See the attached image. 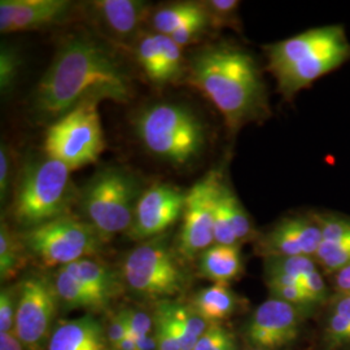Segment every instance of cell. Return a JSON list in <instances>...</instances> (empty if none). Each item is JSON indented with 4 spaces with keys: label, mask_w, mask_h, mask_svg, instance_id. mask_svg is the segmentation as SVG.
Segmentation results:
<instances>
[{
    "label": "cell",
    "mask_w": 350,
    "mask_h": 350,
    "mask_svg": "<svg viewBox=\"0 0 350 350\" xmlns=\"http://www.w3.org/2000/svg\"><path fill=\"white\" fill-rule=\"evenodd\" d=\"M135 57L140 68L156 85H167L163 70L161 52L154 33H144L139 37L135 46Z\"/></svg>",
    "instance_id": "27"
},
{
    "label": "cell",
    "mask_w": 350,
    "mask_h": 350,
    "mask_svg": "<svg viewBox=\"0 0 350 350\" xmlns=\"http://www.w3.org/2000/svg\"><path fill=\"white\" fill-rule=\"evenodd\" d=\"M265 275L273 299L287 302L308 314L317 306L304 291L300 280L280 273H265Z\"/></svg>",
    "instance_id": "25"
},
{
    "label": "cell",
    "mask_w": 350,
    "mask_h": 350,
    "mask_svg": "<svg viewBox=\"0 0 350 350\" xmlns=\"http://www.w3.org/2000/svg\"><path fill=\"white\" fill-rule=\"evenodd\" d=\"M188 82L222 114L232 134L270 114L260 66L250 52L235 44H213L193 55Z\"/></svg>",
    "instance_id": "2"
},
{
    "label": "cell",
    "mask_w": 350,
    "mask_h": 350,
    "mask_svg": "<svg viewBox=\"0 0 350 350\" xmlns=\"http://www.w3.org/2000/svg\"><path fill=\"white\" fill-rule=\"evenodd\" d=\"M238 308V296L228 284H213L202 288L192 301L191 309L208 323H219Z\"/></svg>",
    "instance_id": "21"
},
{
    "label": "cell",
    "mask_w": 350,
    "mask_h": 350,
    "mask_svg": "<svg viewBox=\"0 0 350 350\" xmlns=\"http://www.w3.org/2000/svg\"><path fill=\"white\" fill-rule=\"evenodd\" d=\"M131 79L116 53L88 33L70 36L33 94L38 118L56 121L86 100H131Z\"/></svg>",
    "instance_id": "1"
},
{
    "label": "cell",
    "mask_w": 350,
    "mask_h": 350,
    "mask_svg": "<svg viewBox=\"0 0 350 350\" xmlns=\"http://www.w3.org/2000/svg\"><path fill=\"white\" fill-rule=\"evenodd\" d=\"M122 314L125 317L129 335L135 338L150 336V331L154 328V325L148 314L130 309L122 310Z\"/></svg>",
    "instance_id": "35"
},
{
    "label": "cell",
    "mask_w": 350,
    "mask_h": 350,
    "mask_svg": "<svg viewBox=\"0 0 350 350\" xmlns=\"http://www.w3.org/2000/svg\"><path fill=\"white\" fill-rule=\"evenodd\" d=\"M221 178L217 170H211L187 191L178 239V252L187 260L215 244L214 214Z\"/></svg>",
    "instance_id": "11"
},
{
    "label": "cell",
    "mask_w": 350,
    "mask_h": 350,
    "mask_svg": "<svg viewBox=\"0 0 350 350\" xmlns=\"http://www.w3.org/2000/svg\"><path fill=\"white\" fill-rule=\"evenodd\" d=\"M122 278L131 291L147 297H170L187 284V275L165 234L143 241L127 254Z\"/></svg>",
    "instance_id": "9"
},
{
    "label": "cell",
    "mask_w": 350,
    "mask_h": 350,
    "mask_svg": "<svg viewBox=\"0 0 350 350\" xmlns=\"http://www.w3.org/2000/svg\"><path fill=\"white\" fill-rule=\"evenodd\" d=\"M322 243L319 213L291 214L262 234L257 250L265 258L271 257H313Z\"/></svg>",
    "instance_id": "12"
},
{
    "label": "cell",
    "mask_w": 350,
    "mask_h": 350,
    "mask_svg": "<svg viewBox=\"0 0 350 350\" xmlns=\"http://www.w3.org/2000/svg\"><path fill=\"white\" fill-rule=\"evenodd\" d=\"M205 13L202 3L178 1L163 5L152 13V26L154 33L172 36L180 26Z\"/></svg>",
    "instance_id": "24"
},
{
    "label": "cell",
    "mask_w": 350,
    "mask_h": 350,
    "mask_svg": "<svg viewBox=\"0 0 350 350\" xmlns=\"http://www.w3.org/2000/svg\"><path fill=\"white\" fill-rule=\"evenodd\" d=\"M25 247L5 222L0 226V276L8 280L16 275L25 262Z\"/></svg>",
    "instance_id": "26"
},
{
    "label": "cell",
    "mask_w": 350,
    "mask_h": 350,
    "mask_svg": "<svg viewBox=\"0 0 350 350\" xmlns=\"http://www.w3.org/2000/svg\"><path fill=\"white\" fill-rule=\"evenodd\" d=\"M217 199L219 205L222 206V209L225 211L226 217L234 231L235 238L238 240L239 245L250 241L257 237L250 214L241 204L237 192L224 178H221V182L218 186Z\"/></svg>",
    "instance_id": "23"
},
{
    "label": "cell",
    "mask_w": 350,
    "mask_h": 350,
    "mask_svg": "<svg viewBox=\"0 0 350 350\" xmlns=\"http://www.w3.org/2000/svg\"><path fill=\"white\" fill-rule=\"evenodd\" d=\"M20 239L26 252L44 267H64L91 258L100 252L104 240L88 224L72 214L24 230Z\"/></svg>",
    "instance_id": "7"
},
{
    "label": "cell",
    "mask_w": 350,
    "mask_h": 350,
    "mask_svg": "<svg viewBox=\"0 0 350 350\" xmlns=\"http://www.w3.org/2000/svg\"><path fill=\"white\" fill-rule=\"evenodd\" d=\"M79 193L72 170L47 154L25 160L13 195V221L24 230L70 214Z\"/></svg>",
    "instance_id": "4"
},
{
    "label": "cell",
    "mask_w": 350,
    "mask_h": 350,
    "mask_svg": "<svg viewBox=\"0 0 350 350\" xmlns=\"http://www.w3.org/2000/svg\"><path fill=\"white\" fill-rule=\"evenodd\" d=\"M199 273L213 284H230L244 273L240 245L214 244L199 256Z\"/></svg>",
    "instance_id": "20"
},
{
    "label": "cell",
    "mask_w": 350,
    "mask_h": 350,
    "mask_svg": "<svg viewBox=\"0 0 350 350\" xmlns=\"http://www.w3.org/2000/svg\"><path fill=\"white\" fill-rule=\"evenodd\" d=\"M126 335H127V325H126L125 317L122 312H120L113 318L111 325L108 327V331H107V340H108L111 348L113 350L118 349L120 344L126 338Z\"/></svg>",
    "instance_id": "40"
},
{
    "label": "cell",
    "mask_w": 350,
    "mask_h": 350,
    "mask_svg": "<svg viewBox=\"0 0 350 350\" xmlns=\"http://www.w3.org/2000/svg\"><path fill=\"white\" fill-rule=\"evenodd\" d=\"M17 297L13 288H3L0 293V332L14 331Z\"/></svg>",
    "instance_id": "34"
},
{
    "label": "cell",
    "mask_w": 350,
    "mask_h": 350,
    "mask_svg": "<svg viewBox=\"0 0 350 350\" xmlns=\"http://www.w3.org/2000/svg\"><path fill=\"white\" fill-rule=\"evenodd\" d=\"M23 55L17 46L3 43L0 49V91L7 98L16 86L23 69Z\"/></svg>",
    "instance_id": "29"
},
{
    "label": "cell",
    "mask_w": 350,
    "mask_h": 350,
    "mask_svg": "<svg viewBox=\"0 0 350 350\" xmlns=\"http://www.w3.org/2000/svg\"><path fill=\"white\" fill-rule=\"evenodd\" d=\"M98 100H86L51 124L44 138V154L72 172L95 163L105 148Z\"/></svg>",
    "instance_id": "8"
},
{
    "label": "cell",
    "mask_w": 350,
    "mask_h": 350,
    "mask_svg": "<svg viewBox=\"0 0 350 350\" xmlns=\"http://www.w3.org/2000/svg\"><path fill=\"white\" fill-rule=\"evenodd\" d=\"M154 317V338L157 342V350H180L178 338L172 331L167 321L157 312Z\"/></svg>",
    "instance_id": "37"
},
{
    "label": "cell",
    "mask_w": 350,
    "mask_h": 350,
    "mask_svg": "<svg viewBox=\"0 0 350 350\" xmlns=\"http://www.w3.org/2000/svg\"><path fill=\"white\" fill-rule=\"evenodd\" d=\"M70 10L68 0H1L0 31L8 34L49 27L63 21Z\"/></svg>",
    "instance_id": "16"
},
{
    "label": "cell",
    "mask_w": 350,
    "mask_h": 350,
    "mask_svg": "<svg viewBox=\"0 0 350 350\" xmlns=\"http://www.w3.org/2000/svg\"><path fill=\"white\" fill-rule=\"evenodd\" d=\"M11 174H12V166H11V154L8 147L1 143L0 146V201L1 204H5L10 195H11Z\"/></svg>",
    "instance_id": "38"
},
{
    "label": "cell",
    "mask_w": 350,
    "mask_h": 350,
    "mask_svg": "<svg viewBox=\"0 0 350 350\" xmlns=\"http://www.w3.org/2000/svg\"><path fill=\"white\" fill-rule=\"evenodd\" d=\"M142 193L135 175L120 166H105L81 189L78 202L86 221L107 241L130 230Z\"/></svg>",
    "instance_id": "6"
},
{
    "label": "cell",
    "mask_w": 350,
    "mask_h": 350,
    "mask_svg": "<svg viewBox=\"0 0 350 350\" xmlns=\"http://www.w3.org/2000/svg\"><path fill=\"white\" fill-rule=\"evenodd\" d=\"M186 196L187 192L166 183L146 189L137 204L129 237L146 241L163 235L182 218Z\"/></svg>",
    "instance_id": "14"
},
{
    "label": "cell",
    "mask_w": 350,
    "mask_h": 350,
    "mask_svg": "<svg viewBox=\"0 0 350 350\" xmlns=\"http://www.w3.org/2000/svg\"><path fill=\"white\" fill-rule=\"evenodd\" d=\"M306 315L309 314L299 308L271 297L252 313L245 336L254 349L284 348L297 340Z\"/></svg>",
    "instance_id": "13"
},
{
    "label": "cell",
    "mask_w": 350,
    "mask_h": 350,
    "mask_svg": "<svg viewBox=\"0 0 350 350\" xmlns=\"http://www.w3.org/2000/svg\"><path fill=\"white\" fill-rule=\"evenodd\" d=\"M301 286L309 296V299L313 301L314 305L318 306L328 300V287L319 269L315 270L310 275L304 278L301 280Z\"/></svg>",
    "instance_id": "36"
},
{
    "label": "cell",
    "mask_w": 350,
    "mask_h": 350,
    "mask_svg": "<svg viewBox=\"0 0 350 350\" xmlns=\"http://www.w3.org/2000/svg\"><path fill=\"white\" fill-rule=\"evenodd\" d=\"M201 3L208 14L211 27L238 29L240 26L238 13L240 1L238 0H208Z\"/></svg>",
    "instance_id": "31"
},
{
    "label": "cell",
    "mask_w": 350,
    "mask_h": 350,
    "mask_svg": "<svg viewBox=\"0 0 350 350\" xmlns=\"http://www.w3.org/2000/svg\"><path fill=\"white\" fill-rule=\"evenodd\" d=\"M0 350H24V345L16 332H0Z\"/></svg>",
    "instance_id": "42"
},
{
    "label": "cell",
    "mask_w": 350,
    "mask_h": 350,
    "mask_svg": "<svg viewBox=\"0 0 350 350\" xmlns=\"http://www.w3.org/2000/svg\"><path fill=\"white\" fill-rule=\"evenodd\" d=\"M238 349V344H237V338L235 336L232 335V334H230L227 338H226L225 341L221 344V347L218 348V350H237Z\"/></svg>",
    "instance_id": "45"
},
{
    "label": "cell",
    "mask_w": 350,
    "mask_h": 350,
    "mask_svg": "<svg viewBox=\"0 0 350 350\" xmlns=\"http://www.w3.org/2000/svg\"><path fill=\"white\" fill-rule=\"evenodd\" d=\"M319 266L313 257H271L265 261V273H280L297 280L310 275Z\"/></svg>",
    "instance_id": "30"
},
{
    "label": "cell",
    "mask_w": 350,
    "mask_h": 350,
    "mask_svg": "<svg viewBox=\"0 0 350 350\" xmlns=\"http://www.w3.org/2000/svg\"><path fill=\"white\" fill-rule=\"evenodd\" d=\"M135 340L138 350H157V342L154 336H143Z\"/></svg>",
    "instance_id": "43"
},
{
    "label": "cell",
    "mask_w": 350,
    "mask_h": 350,
    "mask_svg": "<svg viewBox=\"0 0 350 350\" xmlns=\"http://www.w3.org/2000/svg\"><path fill=\"white\" fill-rule=\"evenodd\" d=\"M57 302L55 284L47 278L31 275L20 283L14 332L24 348H43L57 312Z\"/></svg>",
    "instance_id": "10"
},
{
    "label": "cell",
    "mask_w": 350,
    "mask_h": 350,
    "mask_svg": "<svg viewBox=\"0 0 350 350\" xmlns=\"http://www.w3.org/2000/svg\"><path fill=\"white\" fill-rule=\"evenodd\" d=\"M156 34V39L161 52L163 70L166 77V83H174L183 75V52L169 36Z\"/></svg>",
    "instance_id": "32"
},
{
    "label": "cell",
    "mask_w": 350,
    "mask_h": 350,
    "mask_svg": "<svg viewBox=\"0 0 350 350\" xmlns=\"http://www.w3.org/2000/svg\"><path fill=\"white\" fill-rule=\"evenodd\" d=\"M332 284L336 293L350 295V265L332 274Z\"/></svg>",
    "instance_id": "41"
},
{
    "label": "cell",
    "mask_w": 350,
    "mask_h": 350,
    "mask_svg": "<svg viewBox=\"0 0 350 350\" xmlns=\"http://www.w3.org/2000/svg\"><path fill=\"white\" fill-rule=\"evenodd\" d=\"M75 280L86 288L88 293L99 302L101 309L118 293L120 284L112 270L92 258H83L64 266Z\"/></svg>",
    "instance_id": "19"
},
{
    "label": "cell",
    "mask_w": 350,
    "mask_h": 350,
    "mask_svg": "<svg viewBox=\"0 0 350 350\" xmlns=\"http://www.w3.org/2000/svg\"><path fill=\"white\" fill-rule=\"evenodd\" d=\"M53 284L56 288L59 300L72 309H95L100 310L99 302L95 300L86 288L82 287L73 276L64 267H60L55 274Z\"/></svg>",
    "instance_id": "28"
},
{
    "label": "cell",
    "mask_w": 350,
    "mask_h": 350,
    "mask_svg": "<svg viewBox=\"0 0 350 350\" xmlns=\"http://www.w3.org/2000/svg\"><path fill=\"white\" fill-rule=\"evenodd\" d=\"M253 350H262V349H253Z\"/></svg>",
    "instance_id": "46"
},
{
    "label": "cell",
    "mask_w": 350,
    "mask_h": 350,
    "mask_svg": "<svg viewBox=\"0 0 350 350\" xmlns=\"http://www.w3.org/2000/svg\"><path fill=\"white\" fill-rule=\"evenodd\" d=\"M325 349H341L350 345V295L336 293L329 305L323 329Z\"/></svg>",
    "instance_id": "22"
},
{
    "label": "cell",
    "mask_w": 350,
    "mask_h": 350,
    "mask_svg": "<svg viewBox=\"0 0 350 350\" xmlns=\"http://www.w3.org/2000/svg\"><path fill=\"white\" fill-rule=\"evenodd\" d=\"M107 334L91 315L57 325L49 342V350H107Z\"/></svg>",
    "instance_id": "18"
},
{
    "label": "cell",
    "mask_w": 350,
    "mask_h": 350,
    "mask_svg": "<svg viewBox=\"0 0 350 350\" xmlns=\"http://www.w3.org/2000/svg\"><path fill=\"white\" fill-rule=\"evenodd\" d=\"M265 51L267 70L286 100L350 60L349 39L341 25L313 27Z\"/></svg>",
    "instance_id": "3"
},
{
    "label": "cell",
    "mask_w": 350,
    "mask_h": 350,
    "mask_svg": "<svg viewBox=\"0 0 350 350\" xmlns=\"http://www.w3.org/2000/svg\"><path fill=\"white\" fill-rule=\"evenodd\" d=\"M135 133L150 154L174 166L198 160L206 144V129L200 117L176 103L147 107L135 118Z\"/></svg>",
    "instance_id": "5"
},
{
    "label": "cell",
    "mask_w": 350,
    "mask_h": 350,
    "mask_svg": "<svg viewBox=\"0 0 350 350\" xmlns=\"http://www.w3.org/2000/svg\"><path fill=\"white\" fill-rule=\"evenodd\" d=\"M231 332L219 323H212L205 334L199 338L195 350H218Z\"/></svg>",
    "instance_id": "39"
},
{
    "label": "cell",
    "mask_w": 350,
    "mask_h": 350,
    "mask_svg": "<svg viewBox=\"0 0 350 350\" xmlns=\"http://www.w3.org/2000/svg\"><path fill=\"white\" fill-rule=\"evenodd\" d=\"M88 10L103 34L118 44L135 46L150 4L143 0H95L88 3Z\"/></svg>",
    "instance_id": "15"
},
{
    "label": "cell",
    "mask_w": 350,
    "mask_h": 350,
    "mask_svg": "<svg viewBox=\"0 0 350 350\" xmlns=\"http://www.w3.org/2000/svg\"><path fill=\"white\" fill-rule=\"evenodd\" d=\"M208 27H211V25H209L208 14L205 12L199 17L188 21L187 24L180 26L178 30H175L174 33L169 37L172 38L178 46H180L183 49L185 46H188L189 43L196 42L205 33V30Z\"/></svg>",
    "instance_id": "33"
},
{
    "label": "cell",
    "mask_w": 350,
    "mask_h": 350,
    "mask_svg": "<svg viewBox=\"0 0 350 350\" xmlns=\"http://www.w3.org/2000/svg\"><path fill=\"white\" fill-rule=\"evenodd\" d=\"M117 350H138L137 340H135V338H133L131 335L127 334Z\"/></svg>",
    "instance_id": "44"
},
{
    "label": "cell",
    "mask_w": 350,
    "mask_h": 350,
    "mask_svg": "<svg viewBox=\"0 0 350 350\" xmlns=\"http://www.w3.org/2000/svg\"><path fill=\"white\" fill-rule=\"evenodd\" d=\"M322 243L315 261L325 274L332 275L350 265V218L332 213H319Z\"/></svg>",
    "instance_id": "17"
}]
</instances>
